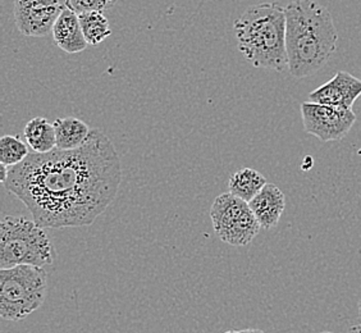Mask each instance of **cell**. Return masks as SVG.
<instances>
[{"instance_id": "cell-3", "label": "cell", "mask_w": 361, "mask_h": 333, "mask_svg": "<svg viewBox=\"0 0 361 333\" xmlns=\"http://www.w3.org/2000/svg\"><path fill=\"white\" fill-rule=\"evenodd\" d=\"M238 50L257 68L283 72L288 68L286 50V11L277 3L247 8L233 25Z\"/></svg>"}, {"instance_id": "cell-9", "label": "cell", "mask_w": 361, "mask_h": 333, "mask_svg": "<svg viewBox=\"0 0 361 333\" xmlns=\"http://www.w3.org/2000/svg\"><path fill=\"white\" fill-rule=\"evenodd\" d=\"M361 95V80L346 71H338L334 78L312 91L309 100L318 104L334 105L353 109Z\"/></svg>"}, {"instance_id": "cell-10", "label": "cell", "mask_w": 361, "mask_h": 333, "mask_svg": "<svg viewBox=\"0 0 361 333\" xmlns=\"http://www.w3.org/2000/svg\"><path fill=\"white\" fill-rule=\"evenodd\" d=\"M53 39L56 47L68 54H76L87 48L78 14L70 8H64L53 26Z\"/></svg>"}, {"instance_id": "cell-13", "label": "cell", "mask_w": 361, "mask_h": 333, "mask_svg": "<svg viewBox=\"0 0 361 333\" xmlns=\"http://www.w3.org/2000/svg\"><path fill=\"white\" fill-rule=\"evenodd\" d=\"M23 135L34 153H49L56 147V127L48 119L36 117L28 121Z\"/></svg>"}, {"instance_id": "cell-12", "label": "cell", "mask_w": 361, "mask_h": 333, "mask_svg": "<svg viewBox=\"0 0 361 333\" xmlns=\"http://www.w3.org/2000/svg\"><path fill=\"white\" fill-rule=\"evenodd\" d=\"M56 127V147L61 150H73L84 145L90 138L91 128L81 119L75 117L58 119Z\"/></svg>"}, {"instance_id": "cell-4", "label": "cell", "mask_w": 361, "mask_h": 333, "mask_svg": "<svg viewBox=\"0 0 361 333\" xmlns=\"http://www.w3.org/2000/svg\"><path fill=\"white\" fill-rule=\"evenodd\" d=\"M56 253L44 227L25 217H4L0 223V268L47 267Z\"/></svg>"}, {"instance_id": "cell-23", "label": "cell", "mask_w": 361, "mask_h": 333, "mask_svg": "<svg viewBox=\"0 0 361 333\" xmlns=\"http://www.w3.org/2000/svg\"><path fill=\"white\" fill-rule=\"evenodd\" d=\"M320 333H334V332H320Z\"/></svg>"}, {"instance_id": "cell-1", "label": "cell", "mask_w": 361, "mask_h": 333, "mask_svg": "<svg viewBox=\"0 0 361 333\" xmlns=\"http://www.w3.org/2000/svg\"><path fill=\"white\" fill-rule=\"evenodd\" d=\"M122 181L121 158L104 132L94 128L84 145L32 153L9 166L4 186L44 229L89 226L114 200Z\"/></svg>"}, {"instance_id": "cell-6", "label": "cell", "mask_w": 361, "mask_h": 333, "mask_svg": "<svg viewBox=\"0 0 361 333\" xmlns=\"http://www.w3.org/2000/svg\"><path fill=\"white\" fill-rule=\"evenodd\" d=\"M210 218L216 236L232 246L249 245L262 229L250 204L229 191L214 200Z\"/></svg>"}, {"instance_id": "cell-16", "label": "cell", "mask_w": 361, "mask_h": 333, "mask_svg": "<svg viewBox=\"0 0 361 333\" xmlns=\"http://www.w3.org/2000/svg\"><path fill=\"white\" fill-rule=\"evenodd\" d=\"M28 155L27 143H23L18 136L6 135L0 139V163L8 166H17Z\"/></svg>"}, {"instance_id": "cell-20", "label": "cell", "mask_w": 361, "mask_h": 333, "mask_svg": "<svg viewBox=\"0 0 361 333\" xmlns=\"http://www.w3.org/2000/svg\"><path fill=\"white\" fill-rule=\"evenodd\" d=\"M348 333H361V325H356L348 329Z\"/></svg>"}, {"instance_id": "cell-8", "label": "cell", "mask_w": 361, "mask_h": 333, "mask_svg": "<svg viewBox=\"0 0 361 333\" xmlns=\"http://www.w3.org/2000/svg\"><path fill=\"white\" fill-rule=\"evenodd\" d=\"M64 8L59 0H14L16 25L22 35H49Z\"/></svg>"}, {"instance_id": "cell-15", "label": "cell", "mask_w": 361, "mask_h": 333, "mask_svg": "<svg viewBox=\"0 0 361 333\" xmlns=\"http://www.w3.org/2000/svg\"><path fill=\"white\" fill-rule=\"evenodd\" d=\"M85 39L89 45H99L111 34L109 21L103 12H85L78 14Z\"/></svg>"}, {"instance_id": "cell-14", "label": "cell", "mask_w": 361, "mask_h": 333, "mask_svg": "<svg viewBox=\"0 0 361 333\" xmlns=\"http://www.w3.org/2000/svg\"><path fill=\"white\" fill-rule=\"evenodd\" d=\"M267 185L264 176L252 168H243L232 174L228 181L231 194L250 202Z\"/></svg>"}, {"instance_id": "cell-18", "label": "cell", "mask_w": 361, "mask_h": 333, "mask_svg": "<svg viewBox=\"0 0 361 333\" xmlns=\"http://www.w3.org/2000/svg\"><path fill=\"white\" fill-rule=\"evenodd\" d=\"M8 174H9V166L0 163V180L3 183H6L8 178Z\"/></svg>"}, {"instance_id": "cell-7", "label": "cell", "mask_w": 361, "mask_h": 333, "mask_svg": "<svg viewBox=\"0 0 361 333\" xmlns=\"http://www.w3.org/2000/svg\"><path fill=\"white\" fill-rule=\"evenodd\" d=\"M301 116L305 131L323 143L345 139L356 122L353 109L318 104L310 100L301 104Z\"/></svg>"}, {"instance_id": "cell-21", "label": "cell", "mask_w": 361, "mask_h": 333, "mask_svg": "<svg viewBox=\"0 0 361 333\" xmlns=\"http://www.w3.org/2000/svg\"><path fill=\"white\" fill-rule=\"evenodd\" d=\"M359 317H360L361 320V301L359 303Z\"/></svg>"}, {"instance_id": "cell-5", "label": "cell", "mask_w": 361, "mask_h": 333, "mask_svg": "<svg viewBox=\"0 0 361 333\" xmlns=\"http://www.w3.org/2000/svg\"><path fill=\"white\" fill-rule=\"evenodd\" d=\"M48 274L42 267L16 265L0 270V315L25 320L42 308L48 295Z\"/></svg>"}, {"instance_id": "cell-17", "label": "cell", "mask_w": 361, "mask_h": 333, "mask_svg": "<svg viewBox=\"0 0 361 333\" xmlns=\"http://www.w3.org/2000/svg\"><path fill=\"white\" fill-rule=\"evenodd\" d=\"M116 0H66L64 6L75 11L77 14L85 12H103L106 8L111 7Z\"/></svg>"}, {"instance_id": "cell-11", "label": "cell", "mask_w": 361, "mask_h": 333, "mask_svg": "<svg viewBox=\"0 0 361 333\" xmlns=\"http://www.w3.org/2000/svg\"><path fill=\"white\" fill-rule=\"evenodd\" d=\"M249 204L262 229H271L277 226L285 212V194L274 183H267Z\"/></svg>"}, {"instance_id": "cell-2", "label": "cell", "mask_w": 361, "mask_h": 333, "mask_svg": "<svg viewBox=\"0 0 361 333\" xmlns=\"http://www.w3.org/2000/svg\"><path fill=\"white\" fill-rule=\"evenodd\" d=\"M285 11L288 71L296 78L313 76L337 50L334 17L315 0H292Z\"/></svg>"}, {"instance_id": "cell-19", "label": "cell", "mask_w": 361, "mask_h": 333, "mask_svg": "<svg viewBox=\"0 0 361 333\" xmlns=\"http://www.w3.org/2000/svg\"><path fill=\"white\" fill-rule=\"evenodd\" d=\"M238 333H264L263 331H260V329H255V328H246V329H243V331H238Z\"/></svg>"}, {"instance_id": "cell-22", "label": "cell", "mask_w": 361, "mask_h": 333, "mask_svg": "<svg viewBox=\"0 0 361 333\" xmlns=\"http://www.w3.org/2000/svg\"><path fill=\"white\" fill-rule=\"evenodd\" d=\"M224 333H238V331H227V332Z\"/></svg>"}]
</instances>
